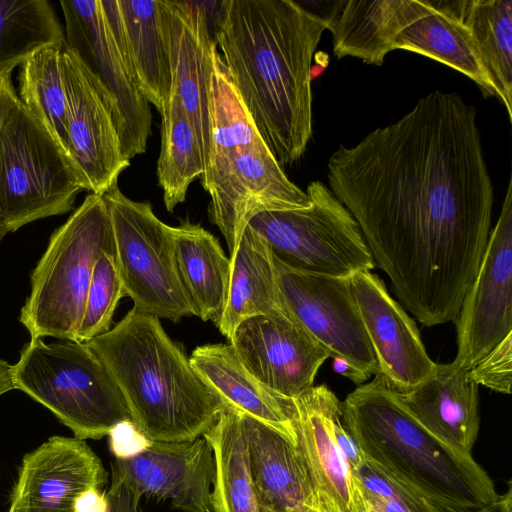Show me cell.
Segmentation results:
<instances>
[{"mask_svg":"<svg viewBox=\"0 0 512 512\" xmlns=\"http://www.w3.org/2000/svg\"><path fill=\"white\" fill-rule=\"evenodd\" d=\"M250 477L260 505L293 512L314 497L295 445L268 425L242 414Z\"/></svg>","mask_w":512,"mask_h":512,"instance_id":"25","label":"cell"},{"mask_svg":"<svg viewBox=\"0 0 512 512\" xmlns=\"http://www.w3.org/2000/svg\"><path fill=\"white\" fill-rule=\"evenodd\" d=\"M293 512H321V510L311 501L296 508Z\"/></svg>","mask_w":512,"mask_h":512,"instance_id":"45","label":"cell"},{"mask_svg":"<svg viewBox=\"0 0 512 512\" xmlns=\"http://www.w3.org/2000/svg\"><path fill=\"white\" fill-rule=\"evenodd\" d=\"M435 12L433 1L341 0L327 27L333 53L338 59L351 56L381 65L404 29Z\"/></svg>","mask_w":512,"mask_h":512,"instance_id":"23","label":"cell"},{"mask_svg":"<svg viewBox=\"0 0 512 512\" xmlns=\"http://www.w3.org/2000/svg\"><path fill=\"white\" fill-rule=\"evenodd\" d=\"M306 193L308 207L261 212L247 226L290 269L334 278L372 270L374 259L351 213L320 181L310 182Z\"/></svg>","mask_w":512,"mask_h":512,"instance_id":"9","label":"cell"},{"mask_svg":"<svg viewBox=\"0 0 512 512\" xmlns=\"http://www.w3.org/2000/svg\"><path fill=\"white\" fill-rule=\"evenodd\" d=\"M433 3L436 12L404 29L395 40L394 50H408L434 59L469 77L484 94L496 96L472 35L460 19L461 1Z\"/></svg>","mask_w":512,"mask_h":512,"instance_id":"28","label":"cell"},{"mask_svg":"<svg viewBox=\"0 0 512 512\" xmlns=\"http://www.w3.org/2000/svg\"><path fill=\"white\" fill-rule=\"evenodd\" d=\"M478 385L451 362L436 363L433 375L413 389L397 393L402 405L429 432L472 455L479 427Z\"/></svg>","mask_w":512,"mask_h":512,"instance_id":"22","label":"cell"},{"mask_svg":"<svg viewBox=\"0 0 512 512\" xmlns=\"http://www.w3.org/2000/svg\"><path fill=\"white\" fill-rule=\"evenodd\" d=\"M457 353L468 372L512 333V178L480 265L456 318Z\"/></svg>","mask_w":512,"mask_h":512,"instance_id":"11","label":"cell"},{"mask_svg":"<svg viewBox=\"0 0 512 512\" xmlns=\"http://www.w3.org/2000/svg\"><path fill=\"white\" fill-rule=\"evenodd\" d=\"M124 64L149 103L162 112L171 89L158 0H100Z\"/></svg>","mask_w":512,"mask_h":512,"instance_id":"21","label":"cell"},{"mask_svg":"<svg viewBox=\"0 0 512 512\" xmlns=\"http://www.w3.org/2000/svg\"><path fill=\"white\" fill-rule=\"evenodd\" d=\"M109 503L105 492L91 488L81 493L74 503V512H108Z\"/></svg>","mask_w":512,"mask_h":512,"instance_id":"40","label":"cell"},{"mask_svg":"<svg viewBox=\"0 0 512 512\" xmlns=\"http://www.w3.org/2000/svg\"><path fill=\"white\" fill-rule=\"evenodd\" d=\"M64 28L46 0H0V69L15 68L49 46L64 47Z\"/></svg>","mask_w":512,"mask_h":512,"instance_id":"33","label":"cell"},{"mask_svg":"<svg viewBox=\"0 0 512 512\" xmlns=\"http://www.w3.org/2000/svg\"><path fill=\"white\" fill-rule=\"evenodd\" d=\"M460 19L512 121V0H462Z\"/></svg>","mask_w":512,"mask_h":512,"instance_id":"31","label":"cell"},{"mask_svg":"<svg viewBox=\"0 0 512 512\" xmlns=\"http://www.w3.org/2000/svg\"><path fill=\"white\" fill-rule=\"evenodd\" d=\"M174 250L178 274L194 315L217 326L227 300L230 258L213 234L188 219L174 227Z\"/></svg>","mask_w":512,"mask_h":512,"instance_id":"27","label":"cell"},{"mask_svg":"<svg viewBox=\"0 0 512 512\" xmlns=\"http://www.w3.org/2000/svg\"><path fill=\"white\" fill-rule=\"evenodd\" d=\"M209 149L201 184L210 196L209 217L230 254L251 218L265 211L308 207L257 130L217 51L209 90Z\"/></svg>","mask_w":512,"mask_h":512,"instance_id":"5","label":"cell"},{"mask_svg":"<svg viewBox=\"0 0 512 512\" xmlns=\"http://www.w3.org/2000/svg\"><path fill=\"white\" fill-rule=\"evenodd\" d=\"M207 3L158 0L171 89L189 118L203 154L209 149V90L217 45Z\"/></svg>","mask_w":512,"mask_h":512,"instance_id":"18","label":"cell"},{"mask_svg":"<svg viewBox=\"0 0 512 512\" xmlns=\"http://www.w3.org/2000/svg\"><path fill=\"white\" fill-rule=\"evenodd\" d=\"M230 344L253 376L288 399L314 386L319 368L330 357L288 309L243 321Z\"/></svg>","mask_w":512,"mask_h":512,"instance_id":"15","label":"cell"},{"mask_svg":"<svg viewBox=\"0 0 512 512\" xmlns=\"http://www.w3.org/2000/svg\"><path fill=\"white\" fill-rule=\"evenodd\" d=\"M108 503V512H141L140 497L122 483L112 482L105 492Z\"/></svg>","mask_w":512,"mask_h":512,"instance_id":"39","label":"cell"},{"mask_svg":"<svg viewBox=\"0 0 512 512\" xmlns=\"http://www.w3.org/2000/svg\"><path fill=\"white\" fill-rule=\"evenodd\" d=\"M102 197L111 219L117 269L132 308L172 322L194 315L177 270L174 227L155 215L149 201L128 198L117 184Z\"/></svg>","mask_w":512,"mask_h":512,"instance_id":"10","label":"cell"},{"mask_svg":"<svg viewBox=\"0 0 512 512\" xmlns=\"http://www.w3.org/2000/svg\"><path fill=\"white\" fill-rule=\"evenodd\" d=\"M327 177L402 305L428 327L455 321L491 232L475 107L430 92L396 122L340 145Z\"/></svg>","mask_w":512,"mask_h":512,"instance_id":"1","label":"cell"},{"mask_svg":"<svg viewBox=\"0 0 512 512\" xmlns=\"http://www.w3.org/2000/svg\"><path fill=\"white\" fill-rule=\"evenodd\" d=\"M350 286L379 373L388 385L404 393L433 375L436 363L426 352L415 322L381 278L363 270L350 278Z\"/></svg>","mask_w":512,"mask_h":512,"instance_id":"20","label":"cell"},{"mask_svg":"<svg viewBox=\"0 0 512 512\" xmlns=\"http://www.w3.org/2000/svg\"><path fill=\"white\" fill-rule=\"evenodd\" d=\"M15 389L50 410L75 438L101 439L131 420L111 374L86 343L31 338L12 365Z\"/></svg>","mask_w":512,"mask_h":512,"instance_id":"7","label":"cell"},{"mask_svg":"<svg viewBox=\"0 0 512 512\" xmlns=\"http://www.w3.org/2000/svg\"><path fill=\"white\" fill-rule=\"evenodd\" d=\"M13 389L12 365L0 359V396Z\"/></svg>","mask_w":512,"mask_h":512,"instance_id":"44","label":"cell"},{"mask_svg":"<svg viewBox=\"0 0 512 512\" xmlns=\"http://www.w3.org/2000/svg\"><path fill=\"white\" fill-rule=\"evenodd\" d=\"M327 24L293 0L219 2L214 38L257 130L282 165L312 136L311 64Z\"/></svg>","mask_w":512,"mask_h":512,"instance_id":"2","label":"cell"},{"mask_svg":"<svg viewBox=\"0 0 512 512\" xmlns=\"http://www.w3.org/2000/svg\"><path fill=\"white\" fill-rule=\"evenodd\" d=\"M467 376L478 386L509 395L512 383V333L477 362Z\"/></svg>","mask_w":512,"mask_h":512,"instance_id":"36","label":"cell"},{"mask_svg":"<svg viewBox=\"0 0 512 512\" xmlns=\"http://www.w3.org/2000/svg\"><path fill=\"white\" fill-rule=\"evenodd\" d=\"M64 16L66 46L70 48L112 98L125 158L145 152L152 113L131 78L115 43L100 0L59 2Z\"/></svg>","mask_w":512,"mask_h":512,"instance_id":"13","label":"cell"},{"mask_svg":"<svg viewBox=\"0 0 512 512\" xmlns=\"http://www.w3.org/2000/svg\"><path fill=\"white\" fill-rule=\"evenodd\" d=\"M123 296L126 295L115 254L104 252L93 268L76 341L86 343L108 332L114 312Z\"/></svg>","mask_w":512,"mask_h":512,"instance_id":"34","label":"cell"},{"mask_svg":"<svg viewBox=\"0 0 512 512\" xmlns=\"http://www.w3.org/2000/svg\"><path fill=\"white\" fill-rule=\"evenodd\" d=\"M14 68L0 69V125L3 118L5 108L12 94L16 91L12 82V74ZM7 233L0 225V241Z\"/></svg>","mask_w":512,"mask_h":512,"instance_id":"41","label":"cell"},{"mask_svg":"<svg viewBox=\"0 0 512 512\" xmlns=\"http://www.w3.org/2000/svg\"><path fill=\"white\" fill-rule=\"evenodd\" d=\"M333 431L338 449L353 474L367 459L359 445L345 428L342 421V413L336 417Z\"/></svg>","mask_w":512,"mask_h":512,"instance_id":"38","label":"cell"},{"mask_svg":"<svg viewBox=\"0 0 512 512\" xmlns=\"http://www.w3.org/2000/svg\"><path fill=\"white\" fill-rule=\"evenodd\" d=\"M115 254L111 219L102 195L89 193L50 237L31 275L19 321L31 338L76 341L97 259Z\"/></svg>","mask_w":512,"mask_h":512,"instance_id":"6","label":"cell"},{"mask_svg":"<svg viewBox=\"0 0 512 512\" xmlns=\"http://www.w3.org/2000/svg\"><path fill=\"white\" fill-rule=\"evenodd\" d=\"M86 344L120 389L133 424L151 441L202 437L226 407L157 317L131 308Z\"/></svg>","mask_w":512,"mask_h":512,"instance_id":"3","label":"cell"},{"mask_svg":"<svg viewBox=\"0 0 512 512\" xmlns=\"http://www.w3.org/2000/svg\"><path fill=\"white\" fill-rule=\"evenodd\" d=\"M161 115L158 184L167 211L186 199L190 184L204 172V158L195 130L178 96L170 90Z\"/></svg>","mask_w":512,"mask_h":512,"instance_id":"30","label":"cell"},{"mask_svg":"<svg viewBox=\"0 0 512 512\" xmlns=\"http://www.w3.org/2000/svg\"><path fill=\"white\" fill-rule=\"evenodd\" d=\"M229 258L227 300L216 327L230 341L243 321L275 316L287 308L278 288L274 257L261 236L247 226Z\"/></svg>","mask_w":512,"mask_h":512,"instance_id":"26","label":"cell"},{"mask_svg":"<svg viewBox=\"0 0 512 512\" xmlns=\"http://www.w3.org/2000/svg\"><path fill=\"white\" fill-rule=\"evenodd\" d=\"M64 47L42 48L20 65L17 95L71 159L67 135V97L61 65Z\"/></svg>","mask_w":512,"mask_h":512,"instance_id":"32","label":"cell"},{"mask_svg":"<svg viewBox=\"0 0 512 512\" xmlns=\"http://www.w3.org/2000/svg\"><path fill=\"white\" fill-rule=\"evenodd\" d=\"M342 421L367 460L446 512H476L499 497L472 455L423 427L380 373L342 402Z\"/></svg>","mask_w":512,"mask_h":512,"instance_id":"4","label":"cell"},{"mask_svg":"<svg viewBox=\"0 0 512 512\" xmlns=\"http://www.w3.org/2000/svg\"><path fill=\"white\" fill-rule=\"evenodd\" d=\"M476 512H512V489L509 484L508 490L503 495H499L498 499L487 507Z\"/></svg>","mask_w":512,"mask_h":512,"instance_id":"43","label":"cell"},{"mask_svg":"<svg viewBox=\"0 0 512 512\" xmlns=\"http://www.w3.org/2000/svg\"><path fill=\"white\" fill-rule=\"evenodd\" d=\"M61 65L70 157L84 189L103 195L130 165L122 152L117 110L108 92L66 45Z\"/></svg>","mask_w":512,"mask_h":512,"instance_id":"12","label":"cell"},{"mask_svg":"<svg viewBox=\"0 0 512 512\" xmlns=\"http://www.w3.org/2000/svg\"><path fill=\"white\" fill-rule=\"evenodd\" d=\"M260 512H274V511L270 510L269 508H267L263 505H260Z\"/></svg>","mask_w":512,"mask_h":512,"instance_id":"46","label":"cell"},{"mask_svg":"<svg viewBox=\"0 0 512 512\" xmlns=\"http://www.w3.org/2000/svg\"><path fill=\"white\" fill-rule=\"evenodd\" d=\"M282 301L327 350L369 378L380 372L357 310L350 278H334L290 269L274 259Z\"/></svg>","mask_w":512,"mask_h":512,"instance_id":"14","label":"cell"},{"mask_svg":"<svg viewBox=\"0 0 512 512\" xmlns=\"http://www.w3.org/2000/svg\"><path fill=\"white\" fill-rule=\"evenodd\" d=\"M189 360L226 407L268 425L296 445L290 417L293 399L278 395L253 376L231 344L197 346Z\"/></svg>","mask_w":512,"mask_h":512,"instance_id":"24","label":"cell"},{"mask_svg":"<svg viewBox=\"0 0 512 512\" xmlns=\"http://www.w3.org/2000/svg\"><path fill=\"white\" fill-rule=\"evenodd\" d=\"M215 458L202 436L193 441H151L138 455L115 459L111 481L122 483L140 498L168 501L181 512H212Z\"/></svg>","mask_w":512,"mask_h":512,"instance_id":"16","label":"cell"},{"mask_svg":"<svg viewBox=\"0 0 512 512\" xmlns=\"http://www.w3.org/2000/svg\"><path fill=\"white\" fill-rule=\"evenodd\" d=\"M353 475L366 512H446L369 460Z\"/></svg>","mask_w":512,"mask_h":512,"instance_id":"35","label":"cell"},{"mask_svg":"<svg viewBox=\"0 0 512 512\" xmlns=\"http://www.w3.org/2000/svg\"><path fill=\"white\" fill-rule=\"evenodd\" d=\"M342 402L325 384L312 386L293 399L291 422L296 449L321 512H366L358 485L334 437Z\"/></svg>","mask_w":512,"mask_h":512,"instance_id":"17","label":"cell"},{"mask_svg":"<svg viewBox=\"0 0 512 512\" xmlns=\"http://www.w3.org/2000/svg\"><path fill=\"white\" fill-rule=\"evenodd\" d=\"M81 177L49 131L10 97L0 125V225L15 232L73 209Z\"/></svg>","mask_w":512,"mask_h":512,"instance_id":"8","label":"cell"},{"mask_svg":"<svg viewBox=\"0 0 512 512\" xmlns=\"http://www.w3.org/2000/svg\"><path fill=\"white\" fill-rule=\"evenodd\" d=\"M107 480L85 440L52 436L22 458L7 512H74L81 493L102 489Z\"/></svg>","mask_w":512,"mask_h":512,"instance_id":"19","label":"cell"},{"mask_svg":"<svg viewBox=\"0 0 512 512\" xmlns=\"http://www.w3.org/2000/svg\"><path fill=\"white\" fill-rule=\"evenodd\" d=\"M204 437L215 458L212 512H260L248 467L240 412L225 407Z\"/></svg>","mask_w":512,"mask_h":512,"instance_id":"29","label":"cell"},{"mask_svg":"<svg viewBox=\"0 0 512 512\" xmlns=\"http://www.w3.org/2000/svg\"><path fill=\"white\" fill-rule=\"evenodd\" d=\"M333 369L336 373L347 377L357 385H361L369 379L368 376L341 359H333Z\"/></svg>","mask_w":512,"mask_h":512,"instance_id":"42","label":"cell"},{"mask_svg":"<svg viewBox=\"0 0 512 512\" xmlns=\"http://www.w3.org/2000/svg\"><path fill=\"white\" fill-rule=\"evenodd\" d=\"M109 436V447L115 459H127L143 452L151 443L131 420L115 425Z\"/></svg>","mask_w":512,"mask_h":512,"instance_id":"37","label":"cell"}]
</instances>
